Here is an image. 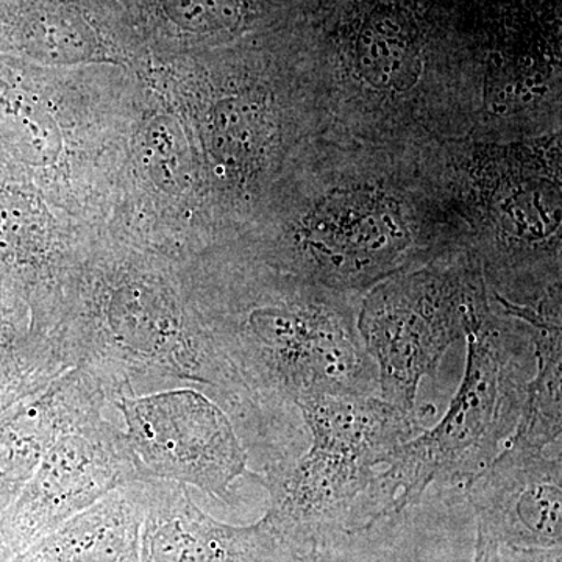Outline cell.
<instances>
[{"label": "cell", "mask_w": 562, "mask_h": 562, "mask_svg": "<svg viewBox=\"0 0 562 562\" xmlns=\"http://www.w3.org/2000/svg\"><path fill=\"white\" fill-rule=\"evenodd\" d=\"M18 553L14 552L13 547L10 546L9 539L3 535L0 528V562H13Z\"/></svg>", "instance_id": "obj_21"}, {"label": "cell", "mask_w": 562, "mask_h": 562, "mask_svg": "<svg viewBox=\"0 0 562 562\" xmlns=\"http://www.w3.org/2000/svg\"><path fill=\"white\" fill-rule=\"evenodd\" d=\"M492 562H562V547L517 549V547L498 546Z\"/></svg>", "instance_id": "obj_19"}, {"label": "cell", "mask_w": 562, "mask_h": 562, "mask_svg": "<svg viewBox=\"0 0 562 562\" xmlns=\"http://www.w3.org/2000/svg\"><path fill=\"white\" fill-rule=\"evenodd\" d=\"M561 131L501 138L469 132L428 147L458 250L506 301L561 294Z\"/></svg>", "instance_id": "obj_5"}, {"label": "cell", "mask_w": 562, "mask_h": 562, "mask_svg": "<svg viewBox=\"0 0 562 562\" xmlns=\"http://www.w3.org/2000/svg\"><path fill=\"white\" fill-rule=\"evenodd\" d=\"M231 243L279 271L360 297L458 250L428 149L325 133L295 155L257 220Z\"/></svg>", "instance_id": "obj_1"}, {"label": "cell", "mask_w": 562, "mask_h": 562, "mask_svg": "<svg viewBox=\"0 0 562 562\" xmlns=\"http://www.w3.org/2000/svg\"><path fill=\"white\" fill-rule=\"evenodd\" d=\"M483 283L479 262L453 250L361 295L358 331L376 368L380 398L417 412L422 380L436 375L447 350L464 338L465 314Z\"/></svg>", "instance_id": "obj_8"}, {"label": "cell", "mask_w": 562, "mask_h": 562, "mask_svg": "<svg viewBox=\"0 0 562 562\" xmlns=\"http://www.w3.org/2000/svg\"><path fill=\"white\" fill-rule=\"evenodd\" d=\"M468 364L449 412L431 430L402 443L364 498L366 527L420 501L432 483L468 486L508 442L527 394L530 328L492 297L486 280L465 314Z\"/></svg>", "instance_id": "obj_6"}, {"label": "cell", "mask_w": 562, "mask_h": 562, "mask_svg": "<svg viewBox=\"0 0 562 562\" xmlns=\"http://www.w3.org/2000/svg\"><path fill=\"white\" fill-rule=\"evenodd\" d=\"M54 341L69 369L122 395L198 387L251 438L269 441L272 420L211 341L181 266L125 244L83 246L63 288Z\"/></svg>", "instance_id": "obj_2"}, {"label": "cell", "mask_w": 562, "mask_h": 562, "mask_svg": "<svg viewBox=\"0 0 562 562\" xmlns=\"http://www.w3.org/2000/svg\"><path fill=\"white\" fill-rule=\"evenodd\" d=\"M147 480L127 438L103 416L61 432L38 469L0 514V528L18 554L90 508L122 484Z\"/></svg>", "instance_id": "obj_10"}, {"label": "cell", "mask_w": 562, "mask_h": 562, "mask_svg": "<svg viewBox=\"0 0 562 562\" xmlns=\"http://www.w3.org/2000/svg\"><path fill=\"white\" fill-rule=\"evenodd\" d=\"M501 308L530 328L536 372L527 384L522 413L508 441L546 450L561 442L562 431V322L561 294L536 305H520L494 294Z\"/></svg>", "instance_id": "obj_16"}, {"label": "cell", "mask_w": 562, "mask_h": 562, "mask_svg": "<svg viewBox=\"0 0 562 562\" xmlns=\"http://www.w3.org/2000/svg\"><path fill=\"white\" fill-rule=\"evenodd\" d=\"M162 9L177 27L201 35L243 31L251 16L246 0H162Z\"/></svg>", "instance_id": "obj_18"}, {"label": "cell", "mask_w": 562, "mask_h": 562, "mask_svg": "<svg viewBox=\"0 0 562 562\" xmlns=\"http://www.w3.org/2000/svg\"><path fill=\"white\" fill-rule=\"evenodd\" d=\"M432 0H349L312 63L325 135L428 149L472 131L475 99L436 65Z\"/></svg>", "instance_id": "obj_4"}, {"label": "cell", "mask_w": 562, "mask_h": 562, "mask_svg": "<svg viewBox=\"0 0 562 562\" xmlns=\"http://www.w3.org/2000/svg\"><path fill=\"white\" fill-rule=\"evenodd\" d=\"M111 405L146 479L194 486L225 503L241 476L257 479L231 416L198 387L122 395Z\"/></svg>", "instance_id": "obj_9"}, {"label": "cell", "mask_w": 562, "mask_h": 562, "mask_svg": "<svg viewBox=\"0 0 562 562\" xmlns=\"http://www.w3.org/2000/svg\"><path fill=\"white\" fill-rule=\"evenodd\" d=\"M181 273L214 347L269 419L317 395L379 392L360 295L279 271L235 243L194 255Z\"/></svg>", "instance_id": "obj_3"}, {"label": "cell", "mask_w": 562, "mask_h": 562, "mask_svg": "<svg viewBox=\"0 0 562 562\" xmlns=\"http://www.w3.org/2000/svg\"><path fill=\"white\" fill-rule=\"evenodd\" d=\"M305 562H331L330 557H328L327 550H317L313 554H310L306 558Z\"/></svg>", "instance_id": "obj_22"}, {"label": "cell", "mask_w": 562, "mask_h": 562, "mask_svg": "<svg viewBox=\"0 0 562 562\" xmlns=\"http://www.w3.org/2000/svg\"><path fill=\"white\" fill-rule=\"evenodd\" d=\"M497 547V543L492 542L483 532L476 531L475 557H473V562H492Z\"/></svg>", "instance_id": "obj_20"}, {"label": "cell", "mask_w": 562, "mask_h": 562, "mask_svg": "<svg viewBox=\"0 0 562 562\" xmlns=\"http://www.w3.org/2000/svg\"><path fill=\"white\" fill-rule=\"evenodd\" d=\"M476 531L497 546L562 547V460L546 450L508 441L465 486Z\"/></svg>", "instance_id": "obj_12"}, {"label": "cell", "mask_w": 562, "mask_h": 562, "mask_svg": "<svg viewBox=\"0 0 562 562\" xmlns=\"http://www.w3.org/2000/svg\"><path fill=\"white\" fill-rule=\"evenodd\" d=\"M312 431L299 460L268 465L255 482L269 492L268 516L310 552L338 535L366 530V494L391 454L424 428L425 409L405 412L376 395H317L299 402Z\"/></svg>", "instance_id": "obj_7"}, {"label": "cell", "mask_w": 562, "mask_h": 562, "mask_svg": "<svg viewBox=\"0 0 562 562\" xmlns=\"http://www.w3.org/2000/svg\"><path fill=\"white\" fill-rule=\"evenodd\" d=\"M110 405L101 382L83 369L63 372L46 390L0 413V514L31 482L61 432Z\"/></svg>", "instance_id": "obj_14"}, {"label": "cell", "mask_w": 562, "mask_h": 562, "mask_svg": "<svg viewBox=\"0 0 562 562\" xmlns=\"http://www.w3.org/2000/svg\"><path fill=\"white\" fill-rule=\"evenodd\" d=\"M68 366L50 339L31 330V312L0 281V413L46 390Z\"/></svg>", "instance_id": "obj_17"}, {"label": "cell", "mask_w": 562, "mask_h": 562, "mask_svg": "<svg viewBox=\"0 0 562 562\" xmlns=\"http://www.w3.org/2000/svg\"><path fill=\"white\" fill-rule=\"evenodd\" d=\"M79 251L50 232L0 154V281L27 303L33 331L50 335Z\"/></svg>", "instance_id": "obj_13"}, {"label": "cell", "mask_w": 562, "mask_h": 562, "mask_svg": "<svg viewBox=\"0 0 562 562\" xmlns=\"http://www.w3.org/2000/svg\"><path fill=\"white\" fill-rule=\"evenodd\" d=\"M146 490L140 562H305L314 553L268 514L251 525L224 524L202 512L183 484L147 479Z\"/></svg>", "instance_id": "obj_11"}, {"label": "cell", "mask_w": 562, "mask_h": 562, "mask_svg": "<svg viewBox=\"0 0 562 562\" xmlns=\"http://www.w3.org/2000/svg\"><path fill=\"white\" fill-rule=\"evenodd\" d=\"M146 498V480L122 484L13 562H140Z\"/></svg>", "instance_id": "obj_15"}]
</instances>
